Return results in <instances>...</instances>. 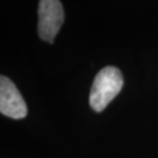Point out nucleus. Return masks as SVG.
I'll list each match as a JSON object with an SVG mask.
<instances>
[{
  "label": "nucleus",
  "mask_w": 158,
  "mask_h": 158,
  "mask_svg": "<svg viewBox=\"0 0 158 158\" xmlns=\"http://www.w3.org/2000/svg\"><path fill=\"white\" fill-rule=\"evenodd\" d=\"M123 87V76L118 68L108 66L101 69L93 82L89 96L90 107L101 113L114 98L119 94Z\"/></svg>",
  "instance_id": "obj_1"
},
{
  "label": "nucleus",
  "mask_w": 158,
  "mask_h": 158,
  "mask_svg": "<svg viewBox=\"0 0 158 158\" xmlns=\"http://www.w3.org/2000/svg\"><path fill=\"white\" fill-rule=\"evenodd\" d=\"M0 113L14 119L27 115V106L17 85L4 75L0 77Z\"/></svg>",
  "instance_id": "obj_3"
},
{
  "label": "nucleus",
  "mask_w": 158,
  "mask_h": 158,
  "mask_svg": "<svg viewBox=\"0 0 158 158\" xmlns=\"http://www.w3.org/2000/svg\"><path fill=\"white\" fill-rule=\"evenodd\" d=\"M38 33L41 40L53 42L64 20V12L60 0H40Z\"/></svg>",
  "instance_id": "obj_2"
}]
</instances>
